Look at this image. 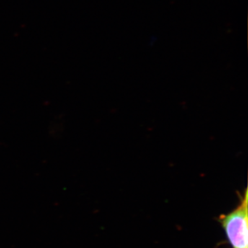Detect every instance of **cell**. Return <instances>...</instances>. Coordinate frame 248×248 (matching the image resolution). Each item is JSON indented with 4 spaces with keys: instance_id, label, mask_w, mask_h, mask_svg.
Listing matches in <instances>:
<instances>
[{
    "instance_id": "6da1fadb",
    "label": "cell",
    "mask_w": 248,
    "mask_h": 248,
    "mask_svg": "<svg viewBox=\"0 0 248 248\" xmlns=\"http://www.w3.org/2000/svg\"><path fill=\"white\" fill-rule=\"evenodd\" d=\"M248 200L246 189L239 205L232 211L217 218L232 248H248Z\"/></svg>"
}]
</instances>
